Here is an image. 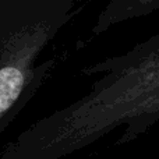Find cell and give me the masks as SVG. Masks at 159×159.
<instances>
[{
  "instance_id": "cell-1",
  "label": "cell",
  "mask_w": 159,
  "mask_h": 159,
  "mask_svg": "<svg viewBox=\"0 0 159 159\" xmlns=\"http://www.w3.org/2000/svg\"><path fill=\"white\" fill-rule=\"evenodd\" d=\"M88 73L105 75L77 102L17 135L0 159H61L124 127L121 145L159 121V34Z\"/></svg>"
},
{
  "instance_id": "cell-3",
  "label": "cell",
  "mask_w": 159,
  "mask_h": 159,
  "mask_svg": "<svg viewBox=\"0 0 159 159\" xmlns=\"http://www.w3.org/2000/svg\"><path fill=\"white\" fill-rule=\"evenodd\" d=\"M158 10L159 0H112L99 17L95 32H105L115 24L140 18Z\"/></svg>"
},
{
  "instance_id": "cell-2",
  "label": "cell",
  "mask_w": 159,
  "mask_h": 159,
  "mask_svg": "<svg viewBox=\"0 0 159 159\" xmlns=\"http://www.w3.org/2000/svg\"><path fill=\"white\" fill-rule=\"evenodd\" d=\"M52 36L43 21L30 24L8 38L0 52V134L35 91L34 60Z\"/></svg>"
}]
</instances>
